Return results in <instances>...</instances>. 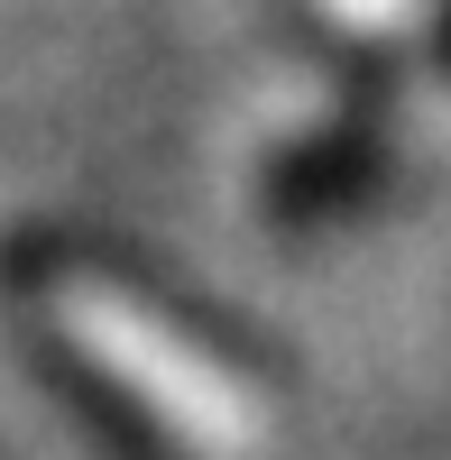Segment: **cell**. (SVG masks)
<instances>
[{
  "label": "cell",
  "instance_id": "obj_1",
  "mask_svg": "<svg viewBox=\"0 0 451 460\" xmlns=\"http://www.w3.org/2000/svg\"><path fill=\"white\" fill-rule=\"evenodd\" d=\"M314 10L368 47H442L451 37V0H314Z\"/></svg>",
  "mask_w": 451,
  "mask_h": 460
}]
</instances>
